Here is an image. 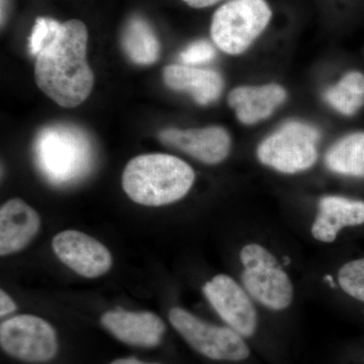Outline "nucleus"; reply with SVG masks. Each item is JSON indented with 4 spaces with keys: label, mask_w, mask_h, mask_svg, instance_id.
Instances as JSON below:
<instances>
[{
    "label": "nucleus",
    "mask_w": 364,
    "mask_h": 364,
    "mask_svg": "<svg viewBox=\"0 0 364 364\" xmlns=\"http://www.w3.org/2000/svg\"><path fill=\"white\" fill-rule=\"evenodd\" d=\"M87 39L82 21H65L54 41L36 59V83L60 107H78L92 90L95 76L86 59Z\"/></svg>",
    "instance_id": "obj_1"
},
{
    "label": "nucleus",
    "mask_w": 364,
    "mask_h": 364,
    "mask_svg": "<svg viewBox=\"0 0 364 364\" xmlns=\"http://www.w3.org/2000/svg\"><path fill=\"white\" fill-rule=\"evenodd\" d=\"M195 181V171L181 158L145 154L127 164L122 183L124 193L133 202L160 207L184 198Z\"/></svg>",
    "instance_id": "obj_2"
},
{
    "label": "nucleus",
    "mask_w": 364,
    "mask_h": 364,
    "mask_svg": "<svg viewBox=\"0 0 364 364\" xmlns=\"http://www.w3.org/2000/svg\"><path fill=\"white\" fill-rule=\"evenodd\" d=\"M36 164L55 186H65L82 178L93 163L90 138L73 124H55L38 133L33 143Z\"/></svg>",
    "instance_id": "obj_3"
},
{
    "label": "nucleus",
    "mask_w": 364,
    "mask_h": 364,
    "mask_svg": "<svg viewBox=\"0 0 364 364\" xmlns=\"http://www.w3.org/2000/svg\"><path fill=\"white\" fill-rule=\"evenodd\" d=\"M272 18L267 0H230L215 11L210 37L220 50L236 56L250 48Z\"/></svg>",
    "instance_id": "obj_4"
},
{
    "label": "nucleus",
    "mask_w": 364,
    "mask_h": 364,
    "mask_svg": "<svg viewBox=\"0 0 364 364\" xmlns=\"http://www.w3.org/2000/svg\"><path fill=\"white\" fill-rule=\"evenodd\" d=\"M320 138V132L310 124L287 122L259 144L258 160L282 173L306 171L317 162Z\"/></svg>",
    "instance_id": "obj_5"
},
{
    "label": "nucleus",
    "mask_w": 364,
    "mask_h": 364,
    "mask_svg": "<svg viewBox=\"0 0 364 364\" xmlns=\"http://www.w3.org/2000/svg\"><path fill=\"white\" fill-rule=\"evenodd\" d=\"M241 279L251 298L272 311L286 310L293 303L294 286L277 257L259 244L244 246L240 252Z\"/></svg>",
    "instance_id": "obj_6"
},
{
    "label": "nucleus",
    "mask_w": 364,
    "mask_h": 364,
    "mask_svg": "<svg viewBox=\"0 0 364 364\" xmlns=\"http://www.w3.org/2000/svg\"><path fill=\"white\" fill-rule=\"evenodd\" d=\"M170 323L182 338L196 351L208 359L226 363H241L250 356L245 338L230 327L205 322L181 308H173Z\"/></svg>",
    "instance_id": "obj_7"
},
{
    "label": "nucleus",
    "mask_w": 364,
    "mask_h": 364,
    "mask_svg": "<svg viewBox=\"0 0 364 364\" xmlns=\"http://www.w3.org/2000/svg\"><path fill=\"white\" fill-rule=\"evenodd\" d=\"M0 345L9 355L26 363H47L58 351L54 328L33 315L16 316L1 323Z\"/></svg>",
    "instance_id": "obj_8"
},
{
    "label": "nucleus",
    "mask_w": 364,
    "mask_h": 364,
    "mask_svg": "<svg viewBox=\"0 0 364 364\" xmlns=\"http://www.w3.org/2000/svg\"><path fill=\"white\" fill-rule=\"evenodd\" d=\"M208 303L228 327L244 338H250L258 328V316L245 289L227 274L215 275L203 287Z\"/></svg>",
    "instance_id": "obj_9"
},
{
    "label": "nucleus",
    "mask_w": 364,
    "mask_h": 364,
    "mask_svg": "<svg viewBox=\"0 0 364 364\" xmlns=\"http://www.w3.org/2000/svg\"><path fill=\"white\" fill-rule=\"evenodd\" d=\"M52 247L60 261L86 279L102 277L111 269L112 257L109 249L82 232L67 230L57 234Z\"/></svg>",
    "instance_id": "obj_10"
},
{
    "label": "nucleus",
    "mask_w": 364,
    "mask_h": 364,
    "mask_svg": "<svg viewBox=\"0 0 364 364\" xmlns=\"http://www.w3.org/2000/svg\"><path fill=\"white\" fill-rule=\"evenodd\" d=\"M159 140L210 165L224 161L231 150V136L226 129L218 126L188 130L166 129L160 132Z\"/></svg>",
    "instance_id": "obj_11"
},
{
    "label": "nucleus",
    "mask_w": 364,
    "mask_h": 364,
    "mask_svg": "<svg viewBox=\"0 0 364 364\" xmlns=\"http://www.w3.org/2000/svg\"><path fill=\"white\" fill-rule=\"evenodd\" d=\"M102 326L119 341L136 347L157 346L165 333V324L156 314L114 310L100 318Z\"/></svg>",
    "instance_id": "obj_12"
},
{
    "label": "nucleus",
    "mask_w": 364,
    "mask_h": 364,
    "mask_svg": "<svg viewBox=\"0 0 364 364\" xmlns=\"http://www.w3.org/2000/svg\"><path fill=\"white\" fill-rule=\"evenodd\" d=\"M41 226L37 210L20 198L0 208V255L20 252L35 238Z\"/></svg>",
    "instance_id": "obj_13"
},
{
    "label": "nucleus",
    "mask_w": 364,
    "mask_h": 364,
    "mask_svg": "<svg viewBox=\"0 0 364 364\" xmlns=\"http://www.w3.org/2000/svg\"><path fill=\"white\" fill-rule=\"evenodd\" d=\"M287 93L277 83L238 86L228 97V104L236 112L237 119L244 124H254L272 116L286 102Z\"/></svg>",
    "instance_id": "obj_14"
},
{
    "label": "nucleus",
    "mask_w": 364,
    "mask_h": 364,
    "mask_svg": "<svg viewBox=\"0 0 364 364\" xmlns=\"http://www.w3.org/2000/svg\"><path fill=\"white\" fill-rule=\"evenodd\" d=\"M364 224V202L339 196H327L318 202V213L312 226L316 240L332 243L345 227Z\"/></svg>",
    "instance_id": "obj_15"
},
{
    "label": "nucleus",
    "mask_w": 364,
    "mask_h": 364,
    "mask_svg": "<svg viewBox=\"0 0 364 364\" xmlns=\"http://www.w3.org/2000/svg\"><path fill=\"white\" fill-rule=\"evenodd\" d=\"M163 79L172 90L189 93L196 104L200 105L215 102L221 97L224 87L221 74L196 66H166L163 70Z\"/></svg>",
    "instance_id": "obj_16"
},
{
    "label": "nucleus",
    "mask_w": 364,
    "mask_h": 364,
    "mask_svg": "<svg viewBox=\"0 0 364 364\" xmlns=\"http://www.w3.org/2000/svg\"><path fill=\"white\" fill-rule=\"evenodd\" d=\"M325 164L340 176L364 177V132L349 134L328 150Z\"/></svg>",
    "instance_id": "obj_17"
},
{
    "label": "nucleus",
    "mask_w": 364,
    "mask_h": 364,
    "mask_svg": "<svg viewBox=\"0 0 364 364\" xmlns=\"http://www.w3.org/2000/svg\"><path fill=\"white\" fill-rule=\"evenodd\" d=\"M124 51L138 65H151L159 59L160 44L147 21L133 18L127 23L122 37Z\"/></svg>",
    "instance_id": "obj_18"
},
{
    "label": "nucleus",
    "mask_w": 364,
    "mask_h": 364,
    "mask_svg": "<svg viewBox=\"0 0 364 364\" xmlns=\"http://www.w3.org/2000/svg\"><path fill=\"white\" fill-rule=\"evenodd\" d=\"M324 100L340 114L353 116L364 105V74L358 71L345 74L337 85L325 91Z\"/></svg>",
    "instance_id": "obj_19"
},
{
    "label": "nucleus",
    "mask_w": 364,
    "mask_h": 364,
    "mask_svg": "<svg viewBox=\"0 0 364 364\" xmlns=\"http://www.w3.org/2000/svg\"><path fill=\"white\" fill-rule=\"evenodd\" d=\"M338 282L345 294L364 303V258L349 261L340 268Z\"/></svg>",
    "instance_id": "obj_20"
},
{
    "label": "nucleus",
    "mask_w": 364,
    "mask_h": 364,
    "mask_svg": "<svg viewBox=\"0 0 364 364\" xmlns=\"http://www.w3.org/2000/svg\"><path fill=\"white\" fill-rule=\"evenodd\" d=\"M60 26L61 23L53 18H37L28 39V51L32 56L37 57L45 48L51 44L59 32Z\"/></svg>",
    "instance_id": "obj_21"
},
{
    "label": "nucleus",
    "mask_w": 364,
    "mask_h": 364,
    "mask_svg": "<svg viewBox=\"0 0 364 364\" xmlns=\"http://www.w3.org/2000/svg\"><path fill=\"white\" fill-rule=\"evenodd\" d=\"M215 51L208 41H196L181 52V59L184 65L196 66L214 59Z\"/></svg>",
    "instance_id": "obj_22"
},
{
    "label": "nucleus",
    "mask_w": 364,
    "mask_h": 364,
    "mask_svg": "<svg viewBox=\"0 0 364 364\" xmlns=\"http://www.w3.org/2000/svg\"><path fill=\"white\" fill-rule=\"evenodd\" d=\"M16 310V303L4 291H0V317H6Z\"/></svg>",
    "instance_id": "obj_23"
},
{
    "label": "nucleus",
    "mask_w": 364,
    "mask_h": 364,
    "mask_svg": "<svg viewBox=\"0 0 364 364\" xmlns=\"http://www.w3.org/2000/svg\"><path fill=\"white\" fill-rule=\"evenodd\" d=\"M186 2L188 6L195 7V9H203V7H208L214 6L221 0H182Z\"/></svg>",
    "instance_id": "obj_24"
},
{
    "label": "nucleus",
    "mask_w": 364,
    "mask_h": 364,
    "mask_svg": "<svg viewBox=\"0 0 364 364\" xmlns=\"http://www.w3.org/2000/svg\"><path fill=\"white\" fill-rule=\"evenodd\" d=\"M111 364H160V363H145V361L138 360L136 358H119L112 361Z\"/></svg>",
    "instance_id": "obj_25"
}]
</instances>
